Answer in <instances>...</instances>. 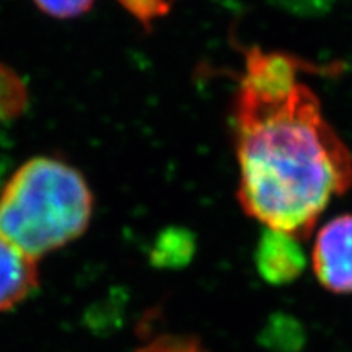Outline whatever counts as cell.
Returning <instances> with one entry per match:
<instances>
[{"label":"cell","instance_id":"cell-4","mask_svg":"<svg viewBox=\"0 0 352 352\" xmlns=\"http://www.w3.org/2000/svg\"><path fill=\"white\" fill-rule=\"evenodd\" d=\"M302 240L289 233L266 228L258 241L254 263L259 276L271 285H285L294 283L305 270V253Z\"/></svg>","mask_w":352,"mask_h":352},{"label":"cell","instance_id":"cell-8","mask_svg":"<svg viewBox=\"0 0 352 352\" xmlns=\"http://www.w3.org/2000/svg\"><path fill=\"white\" fill-rule=\"evenodd\" d=\"M139 352H206L201 342L195 338L164 336L152 341Z\"/></svg>","mask_w":352,"mask_h":352},{"label":"cell","instance_id":"cell-9","mask_svg":"<svg viewBox=\"0 0 352 352\" xmlns=\"http://www.w3.org/2000/svg\"><path fill=\"white\" fill-rule=\"evenodd\" d=\"M122 2L142 21H148L168 8L164 0H122Z\"/></svg>","mask_w":352,"mask_h":352},{"label":"cell","instance_id":"cell-6","mask_svg":"<svg viewBox=\"0 0 352 352\" xmlns=\"http://www.w3.org/2000/svg\"><path fill=\"white\" fill-rule=\"evenodd\" d=\"M26 103L23 83L10 69L0 65V120L19 114Z\"/></svg>","mask_w":352,"mask_h":352},{"label":"cell","instance_id":"cell-7","mask_svg":"<svg viewBox=\"0 0 352 352\" xmlns=\"http://www.w3.org/2000/svg\"><path fill=\"white\" fill-rule=\"evenodd\" d=\"M39 10L56 19H72L91 7L94 0H34Z\"/></svg>","mask_w":352,"mask_h":352},{"label":"cell","instance_id":"cell-2","mask_svg":"<svg viewBox=\"0 0 352 352\" xmlns=\"http://www.w3.org/2000/svg\"><path fill=\"white\" fill-rule=\"evenodd\" d=\"M94 197L82 175L54 158L20 166L0 192V235L38 259L87 230Z\"/></svg>","mask_w":352,"mask_h":352},{"label":"cell","instance_id":"cell-5","mask_svg":"<svg viewBox=\"0 0 352 352\" xmlns=\"http://www.w3.org/2000/svg\"><path fill=\"white\" fill-rule=\"evenodd\" d=\"M38 287L36 259L0 235V311L10 310Z\"/></svg>","mask_w":352,"mask_h":352},{"label":"cell","instance_id":"cell-1","mask_svg":"<svg viewBox=\"0 0 352 352\" xmlns=\"http://www.w3.org/2000/svg\"><path fill=\"white\" fill-rule=\"evenodd\" d=\"M298 70L300 60L287 54H246L235 95L236 197L248 217L305 240L333 197L351 188L352 157Z\"/></svg>","mask_w":352,"mask_h":352},{"label":"cell","instance_id":"cell-3","mask_svg":"<svg viewBox=\"0 0 352 352\" xmlns=\"http://www.w3.org/2000/svg\"><path fill=\"white\" fill-rule=\"evenodd\" d=\"M311 270L329 292L352 294V214L334 217L320 228L311 250Z\"/></svg>","mask_w":352,"mask_h":352}]
</instances>
